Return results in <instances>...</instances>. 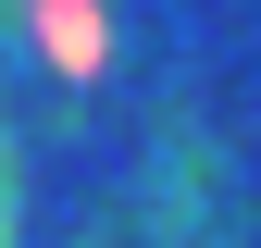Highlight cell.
Listing matches in <instances>:
<instances>
[{"mask_svg": "<svg viewBox=\"0 0 261 248\" xmlns=\"http://www.w3.org/2000/svg\"><path fill=\"white\" fill-rule=\"evenodd\" d=\"M38 25H50V50H62V75L100 62V13H87V0H38Z\"/></svg>", "mask_w": 261, "mask_h": 248, "instance_id": "6da1fadb", "label": "cell"}]
</instances>
